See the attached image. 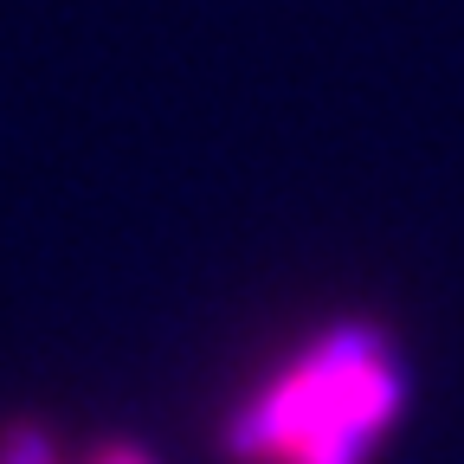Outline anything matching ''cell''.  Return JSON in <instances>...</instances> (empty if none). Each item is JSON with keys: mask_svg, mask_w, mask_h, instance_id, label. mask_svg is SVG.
<instances>
[{"mask_svg": "<svg viewBox=\"0 0 464 464\" xmlns=\"http://www.w3.org/2000/svg\"><path fill=\"white\" fill-rule=\"evenodd\" d=\"M374 362H387V335L374 323H335L310 355H297V368L277 374L246 413H232L226 426V458L232 464H284L297 451V439L329 413V406L355 387Z\"/></svg>", "mask_w": 464, "mask_h": 464, "instance_id": "obj_1", "label": "cell"}, {"mask_svg": "<svg viewBox=\"0 0 464 464\" xmlns=\"http://www.w3.org/2000/svg\"><path fill=\"white\" fill-rule=\"evenodd\" d=\"M0 464H58V445L39 420H7L0 426Z\"/></svg>", "mask_w": 464, "mask_h": 464, "instance_id": "obj_3", "label": "cell"}, {"mask_svg": "<svg viewBox=\"0 0 464 464\" xmlns=\"http://www.w3.org/2000/svg\"><path fill=\"white\" fill-rule=\"evenodd\" d=\"M91 464H149V458H142L136 445H103V451H97Z\"/></svg>", "mask_w": 464, "mask_h": 464, "instance_id": "obj_4", "label": "cell"}, {"mask_svg": "<svg viewBox=\"0 0 464 464\" xmlns=\"http://www.w3.org/2000/svg\"><path fill=\"white\" fill-rule=\"evenodd\" d=\"M400 400H406V381H400V368H393V355H387V362H374V368L297 439V451H290L284 464H362L368 445H374V439L387 432V420L400 413Z\"/></svg>", "mask_w": 464, "mask_h": 464, "instance_id": "obj_2", "label": "cell"}]
</instances>
